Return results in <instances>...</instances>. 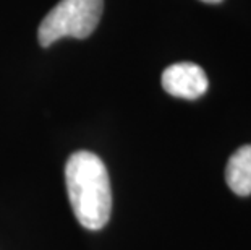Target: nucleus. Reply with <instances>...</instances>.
I'll return each instance as SVG.
<instances>
[{"label":"nucleus","instance_id":"nucleus-1","mask_svg":"<svg viewBox=\"0 0 251 250\" xmlns=\"http://www.w3.org/2000/svg\"><path fill=\"white\" fill-rule=\"evenodd\" d=\"M67 192L79 224L98 231L107 224L112 211L109 172L98 154L73 153L65 166Z\"/></svg>","mask_w":251,"mask_h":250},{"label":"nucleus","instance_id":"nucleus-2","mask_svg":"<svg viewBox=\"0 0 251 250\" xmlns=\"http://www.w3.org/2000/svg\"><path fill=\"white\" fill-rule=\"evenodd\" d=\"M102 10L104 0H60L41 21L39 44L49 47L62 38H88L98 28Z\"/></svg>","mask_w":251,"mask_h":250},{"label":"nucleus","instance_id":"nucleus-3","mask_svg":"<svg viewBox=\"0 0 251 250\" xmlns=\"http://www.w3.org/2000/svg\"><path fill=\"white\" fill-rule=\"evenodd\" d=\"M162 86L170 96L181 99H198L207 91L209 82L200 65L191 62H180L164 70Z\"/></svg>","mask_w":251,"mask_h":250},{"label":"nucleus","instance_id":"nucleus-4","mask_svg":"<svg viewBox=\"0 0 251 250\" xmlns=\"http://www.w3.org/2000/svg\"><path fill=\"white\" fill-rule=\"evenodd\" d=\"M226 180L233 194L251 195V145L238 148L230 156L226 167Z\"/></svg>","mask_w":251,"mask_h":250},{"label":"nucleus","instance_id":"nucleus-5","mask_svg":"<svg viewBox=\"0 0 251 250\" xmlns=\"http://www.w3.org/2000/svg\"><path fill=\"white\" fill-rule=\"evenodd\" d=\"M201 2H206V3H219V2H222V0H201Z\"/></svg>","mask_w":251,"mask_h":250}]
</instances>
